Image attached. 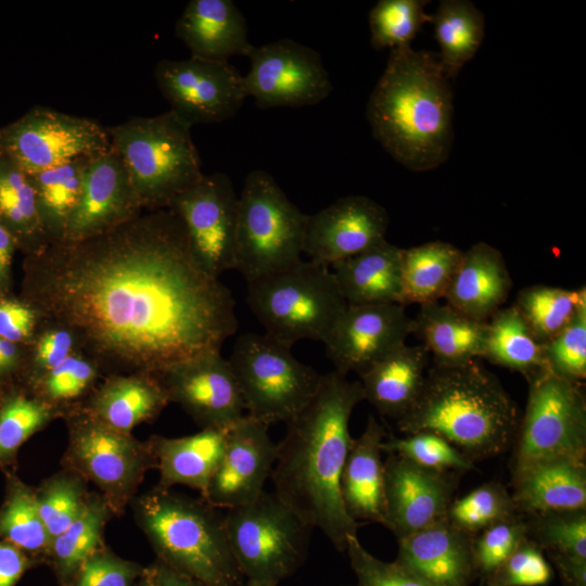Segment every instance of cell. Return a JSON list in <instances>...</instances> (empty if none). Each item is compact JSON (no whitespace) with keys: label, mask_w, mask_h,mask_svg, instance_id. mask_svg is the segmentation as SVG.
Returning <instances> with one entry per match:
<instances>
[{"label":"cell","mask_w":586,"mask_h":586,"mask_svg":"<svg viewBox=\"0 0 586 586\" xmlns=\"http://www.w3.org/2000/svg\"><path fill=\"white\" fill-rule=\"evenodd\" d=\"M35 563L38 562L17 547L0 540V586H15Z\"/></svg>","instance_id":"9f6ffc18"},{"label":"cell","mask_w":586,"mask_h":586,"mask_svg":"<svg viewBox=\"0 0 586 586\" xmlns=\"http://www.w3.org/2000/svg\"><path fill=\"white\" fill-rule=\"evenodd\" d=\"M361 400L359 380L336 370L321 374L313 397L285 423L270 475L273 493L342 552L360 525L346 512L340 479L354 441L349 419Z\"/></svg>","instance_id":"7a4b0ae2"},{"label":"cell","mask_w":586,"mask_h":586,"mask_svg":"<svg viewBox=\"0 0 586 586\" xmlns=\"http://www.w3.org/2000/svg\"><path fill=\"white\" fill-rule=\"evenodd\" d=\"M130 586H157L152 565L145 566L140 577Z\"/></svg>","instance_id":"6125c7cd"},{"label":"cell","mask_w":586,"mask_h":586,"mask_svg":"<svg viewBox=\"0 0 586 586\" xmlns=\"http://www.w3.org/2000/svg\"><path fill=\"white\" fill-rule=\"evenodd\" d=\"M55 419H62L60 412L14 383L0 405V464L12 460L30 436Z\"/></svg>","instance_id":"b9f144b4"},{"label":"cell","mask_w":586,"mask_h":586,"mask_svg":"<svg viewBox=\"0 0 586 586\" xmlns=\"http://www.w3.org/2000/svg\"><path fill=\"white\" fill-rule=\"evenodd\" d=\"M382 451L397 455L421 467L451 472H467L475 469L471 461L457 447L441 435L420 431L404 437L384 438Z\"/></svg>","instance_id":"7dc6e473"},{"label":"cell","mask_w":586,"mask_h":586,"mask_svg":"<svg viewBox=\"0 0 586 586\" xmlns=\"http://www.w3.org/2000/svg\"><path fill=\"white\" fill-rule=\"evenodd\" d=\"M390 219L385 208L364 195H349L308 215L303 253L331 267L383 241Z\"/></svg>","instance_id":"44dd1931"},{"label":"cell","mask_w":586,"mask_h":586,"mask_svg":"<svg viewBox=\"0 0 586 586\" xmlns=\"http://www.w3.org/2000/svg\"><path fill=\"white\" fill-rule=\"evenodd\" d=\"M191 128L170 110L106 127L143 211L168 208L204 175Z\"/></svg>","instance_id":"8992f818"},{"label":"cell","mask_w":586,"mask_h":586,"mask_svg":"<svg viewBox=\"0 0 586 586\" xmlns=\"http://www.w3.org/2000/svg\"><path fill=\"white\" fill-rule=\"evenodd\" d=\"M549 560L563 586H586V559L553 557Z\"/></svg>","instance_id":"91938a15"},{"label":"cell","mask_w":586,"mask_h":586,"mask_svg":"<svg viewBox=\"0 0 586 586\" xmlns=\"http://www.w3.org/2000/svg\"><path fill=\"white\" fill-rule=\"evenodd\" d=\"M227 430L206 428L181 437L152 435L149 442L160 472L156 487L184 485L202 496L224 455Z\"/></svg>","instance_id":"f546056e"},{"label":"cell","mask_w":586,"mask_h":586,"mask_svg":"<svg viewBox=\"0 0 586 586\" xmlns=\"http://www.w3.org/2000/svg\"><path fill=\"white\" fill-rule=\"evenodd\" d=\"M228 542L245 581L278 585L305 562L314 530L273 492L225 510Z\"/></svg>","instance_id":"9c48e42d"},{"label":"cell","mask_w":586,"mask_h":586,"mask_svg":"<svg viewBox=\"0 0 586 586\" xmlns=\"http://www.w3.org/2000/svg\"><path fill=\"white\" fill-rule=\"evenodd\" d=\"M366 115L374 139L407 169L442 165L453 145V92L437 53L391 50Z\"/></svg>","instance_id":"3957f363"},{"label":"cell","mask_w":586,"mask_h":586,"mask_svg":"<svg viewBox=\"0 0 586 586\" xmlns=\"http://www.w3.org/2000/svg\"><path fill=\"white\" fill-rule=\"evenodd\" d=\"M512 285L500 251L488 243L479 242L462 251L443 298L462 315L487 322L502 307Z\"/></svg>","instance_id":"d4e9b609"},{"label":"cell","mask_w":586,"mask_h":586,"mask_svg":"<svg viewBox=\"0 0 586 586\" xmlns=\"http://www.w3.org/2000/svg\"><path fill=\"white\" fill-rule=\"evenodd\" d=\"M487 322L473 320L447 304L420 305L412 319L416 334L432 355L434 365L454 366L483 357Z\"/></svg>","instance_id":"1f68e13d"},{"label":"cell","mask_w":586,"mask_h":586,"mask_svg":"<svg viewBox=\"0 0 586 586\" xmlns=\"http://www.w3.org/2000/svg\"><path fill=\"white\" fill-rule=\"evenodd\" d=\"M410 334L412 319L403 305H347L323 344L336 371L360 377Z\"/></svg>","instance_id":"ffe728a7"},{"label":"cell","mask_w":586,"mask_h":586,"mask_svg":"<svg viewBox=\"0 0 586 586\" xmlns=\"http://www.w3.org/2000/svg\"><path fill=\"white\" fill-rule=\"evenodd\" d=\"M384 438L383 425L370 416L361 435L353 441L345 460L340 492L346 512L356 522L382 524L385 486L381 445Z\"/></svg>","instance_id":"83f0119b"},{"label":"cell","mask_w":586,"mask_h":586,"mask_svg":"<svg viewBox=\"0 0 586 586\" xmlns=\"http://www.w3.org/2000/svg\"><path fill=\"white\" fill-rule=\"evenodd\" d=\"M106 127L93 119L35 106L0 128V150L27 173L107 150Z\"/></svg>","instance_id":"4fadbf2b"},{"label":"cell","mask_w":586,"mask_h":586,"mask_svg":"<svg viewBox=\"0 0 586 586\" xmlns=\"http://www.w3.org/2000/svg\"><path fill=\"white\" fill-rule=\"evenodd\" d=\"M113 515L105 499L90 493L80 515L51 540L48 561L60 586H68L86 559L104 546V528Z\"/></svg>","instance_id":"74e56055"},{"label":"cell","mask_w":586,"mask_h":586,"mask_svg":"<svg viewBox=\"0 0 586 586\" xmlns=\"http://www.w3.org/2000/svg\"><path fill=\"white\" fill-rule=\"evenodd\" d=\"M105 375L95 359L78 352L33 382L23 385L34 397L60 412L62 419L84 405Z\"/></svg>","instance_id":"f35d334b"},{"label":"cell","mask_w":586,"mask_h":586,"mask_svg":"<svg viewBox=\"0 0 586 586\" xmlns=\"http://www.w3.org/2000/svg\"><path fill=\"white\" fill-rule=\"evenodd\" d=\"M461 255V250L443 241L402 249L403 305L443 298Z\"/></svg>","instance_id":"e575fe53"},{"label":"cell","mask_w":586,"mask_h":586,"mask_svg":"<svg viewBox=\"0 0 586 586\" xmlns=\"http://www.w3.org/2000/svg\"><path fill=\"white\" fill-rule=\"evenodd\" d=\"M424 0H380L369 13L370 43L375 50L410 47L422 25L432 21Z\"/></svg>","instance_id":"f6af8a7d"},{"label":"cell","mask_w":586,"mask_h":586,"mask_svg":"<svg viewBox=\"0 0 586 586\" xmlns=\"http://www.w3.org/2000/svg\"><path fill=\"white\" fill-rule=\"evenodd\" d=\"M584 302L585 286L568 290L537 284L521 290L514 306L536 340L545 344L572 321Z\"/></svg>","instance_id":"ab89813d"},{"label":"cell","mask_w":586,"mask_h":586,"mask_svg":"<svg viewBox=\"0 0 586 586\" xmlns=\"http://www.w3.org/2000/svg\"><path fill=\"white\" fill-rule=\"evenodd\" d=\"M527 535L547 558L586 559V510L528 517Z\"/></svg>","instance_id":"bcb514c9"},{"label":"cell","mask_w":586,"mask_h":586,"mask_svg":"<svg viewBox=\"0 0 586 586\" xmlns=\"http://www.w3.org/2000/svg\"><path fill=\"white\" fill-rule=\"evenodd\" d=\"M14 383H9L0 380V405L2 404L8 391Z\"/></svg>","instance_id":"be15d7a7"},{"label":"cell","mask_w":586,"mask_h":586,"mask_svg":"<svg viewBox=\"0 0 586 586\" xmlns=\"http://www.w3.org/2000/svg\"><path fill=\"white\" fill-rule=\"evenodd\" d=\"M27 346L0 337V380L18 383L26 361Z\"/></svg>","instance_id":"6f0895ef"},{"label":"cell","mask_w":586,"mask_h":586,"mask_svg":"<svg viewBox=\"0 0 586 586\" xmlns=\"http://www.w3.org/2000/svg\"><path fill=\"white\" fill-rule=\"evenodd\" d=\"M331 271L347 305H403L402 249L386 240L333 264Z\"/></svg>","instance_id":"4dcf8cb0"},{"label":"cell","mask_w":586,"mask_h":586,"mask_svg":"<svg viewBox=\"0 0 586 586\" xmlns=\"http://www.w3.org/2000/svg\"><path fill=\"white\" fill-rule=\"evenodd\" d=\"M384 486L382 524L399 539L446 520L458 473L428 469L391 454L384 461Z\"/></svg>","instance_id":"d6986e66"},{"label":"cell","mask_w":586,"mask_h":586,"mask_svg":"<svg viewBox=\"0 0 586 586\" xmlns=\"http://www.w3.org/2000/svg\"><path fill=\"white\" fill-rule=\"evenodd\" d=\"M78 352L84 351L75 331L64 323L46 318L27 346L26 361L18 383L26 385L33 382Z\"/></svg>","instance_id":"c3c4849f"},{"label":"cell","mask_w":586,"mask_h":586,"mask_svg":"<svg viewBox=\"0 0 586 586\" xmlns=\"http://www.w3.org/2000/svg\"><path fill=\"white\" fill-rule=\"evenodd\" d=\"M168 404L156 375L132 372L105 374L81 407L110 428L131 434L139 424L157 418Z\"/></svg>","instance_id":"4316f807"},{"label":"cell","mask_w":586,"mask_h":586,"mask_svg":"<svg viewBox=\"0 0 586 586\" xmlns=\"http://www.w3.org/2000/svg\"><path fill=\"white\" fill-rule=\"evenodd\" d=\"M242 586H278V585L268 584V583H260V582H254V581H245Z\"/></svg>","instance_id":"e7e4bbea"},{"label":"cell","mask_w":586,"mask_h":586,"mask_svg":"<svg viewBox=\"0 0 586 586\" xmlns=\"http://www.w3.org/2000/svg\"><path fill=\"white\" fill-rule=\"evenodd\" d=\"M394 562L432 586H471L476 574L472 537L447 520L397 539Z\"/></svg>","instance_id":"603a6c76"},{"label":"cell","mask_w":586,"mask_h":586,"mask_svg":"<svg viewBox=\"0 0 586 586\" xmlns=\"http://www.w3.org/2000/svg\"><path fill=\"white\" fill-rule=\"evenodd\" d=\"M168 209L182 222L193 254L209 275L219 278L234 269L238 195L228 175H203Z\"/></svg>","instance_id":"2e32d148"},{"label":"cell","mask_w":586,"mask_h":586,"mask_svg":"<svg viewBox=\"0 0 586 586\" xmlns=\"http://www.w3.org/2000/svg\"><path fill=\"white\" fill-rule=\"evenodd\" d=\"M269 426L245 415L228 428L224 455L201 496L206 502L228 510L247 505L265 492L278 453Z\"/></svg>","instance_id":"ac0fdd59"},{"label":"cell","mask_w":586,"mask_h":586,"mask_svg":"<svg viewBox=\"0 0 586 586\" xmlns=\"http://www.w3.org/2000/svg\"><path fill=\"white\" fill-rule=\"evenodd\" d=\"M175 33L191 56L206 61L229 62L233 56H247L254 47L246 20L231 0L189 1Z\"/></svg>","instance_id":"cb8c5ba5"},{"label":"cell","mask_w":586,"mask_h":586,"mask_svg":"<svg viewBox=\"0 0 586 586\" xmlns=\"http://www.w3.org/2000/svg\"><path fill=\"white\" fill-rule=\"evenodd\" d=\"M307 217L269 173L251 171L238 196L234 269L249 282L301 260Z\"/></svg>","instance_id":"ba28073f"},{"label":"cell","mask_w":586,"mask_h":586,"mask_svg":"<svg viewBox=\"0 0 586 586\" xmlns=\"http://www.w3.org/2000/svg\"><path fill=\"white\" fill-rule=\"evenodd\" d=\"M291 349L265 333L237 337L228 361L246 416L269 425L286 423L313 397L321 374L295 358Z\"/></svg>","instance_id":"8fae6325"},{"label":"cell","mask_w":586,"mask_h":586,"mask_svg":"<svg viewBox=\"0 0 586 586\" xmlns=\"http://www.w3.org/2000/svg\"><path fill=\"white\" fill-rule=\"evenodd\" d=\"M154 78L169 110L191 127L231 118L247 97L243 75L230 62L165 59Z\"/></svg>","instance_id":"9a60e30c"},{"label":"cell","mask_w":586,"mask_h":586,"mask_svg":"<svg viewBox=\"0 0 586 586\" xmlns=\"http://www.w3.org/2000/svg\"><path fill=\"white\" fill-rule=\"evenodd\" d=\"M552 576L544 551L527 537L480 586H546Z\"/></svg>","instance_id":"816d5d0a"},{"label":"cell","mask_w":586,"mask_h":586,"mask_svg":"<svg viewBox=\"0 0 586 586\" xmlns=\"http://www.w3.org/2000/svg\"><path fill=\"white\" fill-rule=\"evenodd\" d=\"M246 58L245 92L260 109L314 105L333 89L320 54L292 39L254 46Z\"/></svg>","instance_id":"5bb4252c"},{"label":"cell","mask_w":586,"mask_h":586,"mask_svg":"<svg viewBox=\"0 0 586 586\" xmlns=\"http://www.w3.org/2000/svg\"><path fill=\"white\" fill-rule=\"evenodd\" d=\"M154 375L169 403L178 404L201 429H227L245 416L233 371L218 351L175 364Z\"/></svg>","instance_id":"e0dca14e"},{"label":"cell","mask_w":586,"mask_h":586,"mask_svg":"<svg viewBox=\"0 0 586 586\" xmlns=\"http://www.w3.org/2000/svg\"><path fill=\"white\" fill-rule=\"evenodd\" d=\"M482 358L523 373L527 379L547 369L544 345L514 305L501 307L487 321Z\"/></svg>","instance_id":"d590c367"},{"label":"cell","mask_w":586,"mask_h":586,"mask_svg":"<svg viewBox=\"0 0 586 586\" xmlns=\"http://www.w3.org/2000/svg\"><path fill=\"white\" fill-rule=\"evenodd\" d=\"M135 520L157 560L203 586H242L225 512L171 488L153 489L130 502Z\"/></svg>","instance_id":"5b68a950"},{"label":"cell","mask_w":586,"mask_h":586,"mask_svg":"<svg viewBox=\"0 0 586 586\" xmlns=\"http://www.w3.org/2000/svg\"><path fill=\"white\" fill-rule=\"evenodd\" d=\"M44 320V315L20 294H0V337L28 346Z\"/></svg>","instance_id":"11a10c76"},{"label":"cell","mask_w":586,"mask_h":586,"mask_svg":"<svg viewBox=\"0 0 586 586\" xmlns=\"http://www.w3.org/2000/svg\"><path fill=\"white\" fill-rule=\"evenodd\" d=\"M0 540L8 542L39 562L49 557L51 538L39 515L36 492L12 480L0 510Z\"/></svg>","instance_id":"60d3db41"},{"label":"cell","mask_w":586,"mask_h":586,"mask_svg":"<svg viewBox=\"0 0 586 586\" xmlns=\"http://www.w3.org/2000/svg\"><path fill=\"white\" fill-rule=\"evenodd\" d=\"M345 551L357 578L356 586H432L396 562L375 558L357 535L348 538Z\"/></svg>","instance_id":"f5cc1de1"},{"label":"cell","mask_w":586,"mask_h":586,"mask_svg":"<svg viewBox=\"0 0 586 586\" xmlns=\"http://www.w3.org/2000/svg\"><path fill=\"white\" fill-rule=\"evenodd\" d=\"M518 515L507 488L498 482H488L454 499L446 520L458 531L474 537L486 527Z\"/></svg>","instance_id":"7bdbcfd3"},{"label":"cell","mask_w":586,"mask_h":586,"mask_svg":"<svg viewBox=\"0 0 586 586\" xmlns=\"http://www.w3.org/2000/svg\"><path fill=\"white\" fill-rule=\"evenodd\" d=\"M246 303L265 334L293 346L327 340L347 307L329 267L298 260L246 282Z\"/></svg>","instance_id":"52a82bcc"},{"label":"cell","mask_w":586,"mask_h":586,"mask_svg":"<svg viewBox=\"0 0 586 586\" xmlns=\"http://www.w3.org/2000/svg\"><path fill=\"white\" fill-rule=\"evenodd\" d=\"M520 419L497 377L475 359L429 368L418 400L396 424L406 435L436 433L474 462L506 451Z\"/></svg>","instance_id":"277c9868"},{"label":"cell","mask_w":586,"mask_h":586,"mask_svg":"<svg viewBox=\"0 0 586 586\" xmlns=\"http://www.w3.org/2000/svg\"><path fill=\"white\" fill-rule=\"evenodd\" d=\"M151 565L157 586H203L199 582L176 572L157 559Z\"/></svg>","instance_id":"94428289"},{"label":"cell","mask_w":586,"mask_h":586,"mask_svg":"<svg viewBox=\"0 0 586 586\" xmlns=\"http://www.w3.org/2000/svg\"><path fill=\"white\" fill-rule=\"evenodd\" d=\"M68 443L64 469L93 483L114 515H120L136 497L144 475L156 469L152 446L132 434L116 431L82 407L63 417Z\"/></svg>","instance_id":"30bf717a"},{"label":"cell","mask_w":586,"mask_h":586,"mask_svg":"<svg viewBox=\"0 0 586 586\" xmlns=\"http://www.w3.org/2000/svg\"><path fill=\"white\" fill-rule=\"evenodd\" d=\"M92 156H80L40 171L28 173L49 245L64 239Z\"/></svg>","instance_id":"836d02e7"},{"label":"cell","mask_w":586,"mask_h":586,"mask_svg":"<svg viewBox=\"0 0 586 586\" xmlns=\"http://www.w3.org/2000/svg\"><path fill=\"white\" fill-rule=\"evenodd\" d=\"M20 295L75 331L105 374H157L220 352L238 330L231 291L203 268L168 208L24 256Z\"/></svg>","instance_id":"6da1fadb"},{"label":"cell","mask_w":586,"mask_h":586,"mask_svg":"<svg viewBox=\"0 0 586 586\" xmlns=\"http://www.w3.org/2000/svg\"><path fill=\"white\" fill-rule=\"evenodd\" d=\"M526 407L520 419L512 475L549 459L586 458V398L582 383L545 369L528 379Z\"/></svg>","instance_id":"7c38bea8"},{"label":"cell","mask_w":586,"mask_h":586,"mask_svg":"<svg viewBox=\"0 0 586 586\" xmlns=\"http://www.w3.org/2000/svg\"><path fill=\"white\" fill-rule=\"evenodd\" d=\"M441 66L450 80L479 50L485 35L483 13L468 0H444L432 15Z\"/></svg>","instance_id":"8d00e7d4"},{"label":"cell","mask_w":586,"mask_h":586,"mask_svg":"<svg viewBox=\"0 0 586 586\" xmlns=\"http://www.w3.org/2000/svg\"><path fill=\"white\" fill-rule=\"evenodd\" d=\"M528 537L522 515L495 523L472 537L476 578L488 577Z\"/></svg>","instance_id":"f907efd6"},{"label":"cell","mask_w":586,"mask_h":586,"mask_svg":"<svg viewBox=\"0 0 586 586\" xmlns=\"http://www.w3.org/2000/svg\"><path fill=\"white\" fill-rule=\"evenodd\" d=\"M144 568L103 546L86 559L68 586H130Z\"/></svg>","instance_id":"db71d44e"},{"label":"cell","mask_w":586,"mask_h":586,"mask_svg":"<svg viewBox=\"0 0 586 586\" xmlns=\"http://www.w3.org/2000/svg\"><path fill=\"white\" fill-rule=\"evenodd\" d=\"M511 497L528 517L586 510L585 459L561 457L537 462L512 475Z\"/></svg>","instance_id":"484cf974"},{"label":"cell","mask_w":586,"mask_h":586,"mask_svg":"<svg viewBox=\"0 0 586 586\" xmlns=\"http://www.w3.org/2000/svg\"><path fill=\"white\" fill-rule=\"evenodd\" d=\"M17 251L15 239L0 224V294L12 291V263Z\"/></svg>","instance_id":"680465c9"},{"label":"cell","mask_w":586,"mask_h":586,"mask_svg":"<svg viewBox=\"0 0 586 586\" xmlns=\"http://www.w3.org/2000/svg\"><path fill=\"white\" fill-rule=\"evenodd\" d=\"M430 354L421 345L403 344L360 375L364 399L395 421L418 400L426 379Z\"/></svg>","instance_id":"f1b7e54d"},{"label":"cell","mask_w":586,"mask_h":586,"mask_svg":"<svg viewBox=\"0 0 586 586\" xmlns=\"http://www.w3.org/2000/svg\"><path fill=\"white\" fill-rule=\"evenodd\" d=\"M543 345L548 370L582 383L586 378V302L572 321Z\"/></svg>","instance_id":"681fc988"},{"label":"cell","mask_w":586,"mask_h":586,"mask_svg":"<svg viewBox=\"0 0 586 586\" xmlns=\"http://www.w3.org/2000/svg\"><path fill=\"white\" fill-rule=\"evenodd\" d=\"M143 213L130 176L112 145L87 166L79 202L62 242L103 234Z\"/></svg>","instance_id":"7402d4cb"},{"label":"cell","mask_w":586,"mask_h":586,"mask_svg":"<svg viewBox=\"0 0 586 586\" xmlns=\"http://www.w3.org/2000/svg\"><path fill=\"white\" fill-rule=\"evenodd\" d=\"M87 483L76 472L63 468L35 489L39 515L51 540L66 530L85 509L90 495Z\"/></svg>","instance_id":"ee69618b"},{"label":"cell","mask_w":586,"mask_h":586,"mask_svg":"<svg viewBox=\"0 0 586 586\" xmlns=\"http://www.w3.org/2000/svg\"><path fill=\"white\" fill-rule=\"evenodd\" d=\"M0 224L13 235L24 256L48 245L29 174L0 150Z\"/></svg>","instance_id":"d6a6232c"}]
</instances>
